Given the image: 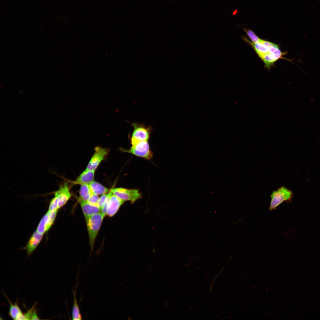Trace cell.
I'll list each match as a JSON object with an SVG mask.
<instances>
[{
    "mask_svg": "<svg viewBox=\"0 0 320 320\" xmlns=\"http://www.w3.org/2000/svg\"><path fill=\"white\" fill-rule=\"evenodd\" d=\"M73 295V305L72 310V319L80 320L82 319V316L77 303L76 297V289L72 290Z\"/></svg>",
    "mask_w": 320,
    "mask_h": 320,
    "instance_id": "16",
    "label": "cell"
},
{
    "mask_svg": "<svg viewBox=\"0 0 320 320\" xmlns=\"http://www.w3.org/2000/svg\"><path fill=\"white\" fill-rule=\"evenodd\" d=\"M95 171L86 169L72 183L75 185L89 184L94 180Z\"/></svg>",
    "mask_w": 320,
    "mask_h": 320,
    "instance_id": "14",
    "label": "cell"
},
{
    "mask_svg": "<svg viewBox=\"0 0 320 320\" xmlns=\"http://www.w3.org/2000/svg\"><path fill=\"white\" fill-rule=\"evenodd\" d=\"M9 304V315L10 317L14 320H27L25 314L22 311L17 303H12L9 298L7 297Z\"/></svg>",
    "mask_w": 320,
    "mask_h": 320,
    "instance_id": "15",
    "label": "cell"
},
{
    "mask_svg": "<svg viewBox=\"0 0 320 320\" xmlns=\"http://www.w3.org/2000/svg\"><path fill=\"white\" fill-rule=\"evenodd\" d=\"M43 235L36 231L32 235L25 247L28 255L31 254L36 249L42 240Z\"/></svg>",
    "mask_w": 320,
    "mask_h": 320,
    "instance_id": "13",
    "label": "cell"
},
{
    "mask_svg": "<svg viewBox=\"0 0 320 320\" xmlns=\"http://www.w3.org/2000/svg\"><path fill=\"white\" fill-rule=\"evenodd\" d=\"M104 217L101 213H99L90 216L85 220L91 251L93 249L96 238Z\"/></svg>",
    "mask_w": 320,
    "mask_h": 320,
    "instance_id": "1",
    "label": "cell"
},
{
    "mask_svg": "<svg viewBox=\"0 0 320 320\" xmlns=\"http://www.w3.org/2000/svg\"><path fill=\"white\" fill-rule=\"evenodd\" d=\"M54 198L57 201L59 209L66 203L71 196L68 183H65L61 185L54 192Z\"/></svg>",
    "mask_w": 320,
    "mask_h": 320,
    "instance_id": "9",
    "label": "cell"
},
{
    "mask_svg": "<svg viewBox=\"0 0 320 320\" xmlns=\"http://www.w3.org/2000/svg\"><path fill=\"white\" fill-rule=\"evenodd\" d=\"M237 12V11H236H236H234V12H233V15H235V14H236V12Z\"/></svg>",
    "mask_w": 320,
    "mask_h": 320,
    "instance_id": "24",
    "label": "cell"
},
{
    "mask_svg": "<svg viewBox=\"0 0 320 320\" xmlns=\"http://www.w3.org/2000/svg\"><path fill=\"white\" fill-rule=\"evenodd\" d=\"M99 198L98 195L92 192L87 201L92 205L97 206Z\"/></svg>",
    "mask_w": 320,
    "mask_h": 320,
    "instance_id": "22",
    "label": "cell"
},
{
    "mask_svg": "<svg viewBox=\"0 0 320 320\" xmlns=\"http://www.w3.org/2000/svg\"><path fill=\"white\" fill-rule=\"evenodd\" d=\"M286 53V52H282L279 48L273 52L264 55L260 58L263 62L265 67L268 69H270L274 63L280 58L286 59L291 62V60L287 59L283 57V56Z\"/></svg>",
    "mask_w": 320,
    "mask_h": 320,
    "instance_id": "10",
    "label": "cell"
},
{
    "mask_svg": "<svg viewBox=\"0 0 320 320\" xmlns=\"http://www.w3.org/2000/svg\"><path fill=\"white\" fill-rule=\"evenodd\" d=\"M111 191L118 198L125 201H129L131 204L142 198V194L137 189L119 188L112 189Z\"/></svg>",
    "mask_w": 320,
    "mask_h": 320,
    "instance_id": "5",
    "label": "cell"
},
{
    "mask_svg": "<svg viewBox=\"0 0 320 320\" xmlns=\"http://www.w3.org/2000/svg\"><path fill=\"white\" fill-rule=\"evenodd\" d=\"M124 202V201L116 196L112 192L108 207L107 215L110 217L113 216L117 213L120 207Z\"/></svg>",
    "mask_w": 320,
    "mask_h": 320,
    "instance_id": "12",
    "label": "cell"
},
{
    "mask_svg": "<svg viewBox=\"0 0 320 320\" xmlns=\"http://www.w3.org/2000/svg\"><path fill=\"white\" fill-rule=\"evenodd\" d=\"M244 31L246 33L253 43H256L259 41L260 40V38L252 30L245 28L243 29Z\"/></svg>",
    "mask_w": 320,
    "mask_h": 320,
    "instance_id": "20",
    "label": "cell"
},
{
    "mask_svg": "<svg viewBox=\"0 0 320 320\" xmlns=\"http://www.w3.org/2000/svg\"><path fill=\"white\" fill-rule=\"evenodd\" d=\"M128 150L120 148L122 152L130 153L136 156L150 160L153 157L148 141H142L132 144Z\"/></svg>",
    "mask_w": 320,
    "mask_h": 320,
    "instance_id": "4",
    "label": "cell"
},
{
    "mask_svg": "<svg viewBox=\"0 0 320 320\" xmlns=\"http://www.w3.org/2000/svg\"><path fill=\"white\" fill-rule=\"evenodd\" d=\"M92 192L89 184L81 185L79 189V198L83 200L87 201Z\"/></svg>",
    "mask_w": 320,
    "mask_h": 320,
    "instance_id": "18",
    "label": "cell"
},
{
    "mask_svg": "<svg viewBox=\"0 0 320 320\" xmlns=\"http://www.w3.org/2000/svg\"><path fill=\"white\" fill-rule=\"evenodd\" d=\"M78 200L85 220L92 215L101 213V210L97 206L92 205L87 201L83 200L79 198Z\"/></svg>",
    "mask_w": 320,
    "mask_h": 320,
    "instance_id": "11",
    "label": "cell"
},
{
    "mask_svg": "<svg viewBox=\"0 0 320 320\" xmlns=\"http://www.w3.org/2000/svg\"><path fill=\"white\" fill-rule=\"evenodd\" d=\"M95 151L86 169L95 171L109 152L107 148L98 146L95 148Z\"/></svg>",
    "mask_w": 320,
    "mask_h": 320,
    "instance_id": "7",
    "label": "cell"
},
{
    "mask_svg": "<svg viewBox=\"0 0 320 320\" xmlns=\"http://www.w3.org/2000/svg\"><path fill=\"white\" fill-rule=\"evenodd\" d=\"M89 185L92 191L97 195L103 194L109 191L107 188L94 180Z\"/></svg>",
    "mask_w": 320,
    "mask_h": 320,
    "instance_id": "17",
    "label": "cell"
},
{
    "mask_svg": "<svg viewBox=\"0 0 320 320\" xmlns=\"http://www.w3.org/2000/svg\"><path fill=\"white\" fill-rule=\"evenodd\" d=\"M293 196L292 192L287 188L281 186L273 191L271 195V200L269 209L275 210L284 201H291Z\"/></svg>",
    "mask_w": 320,
    "mask_h": 320,
    "instance_id": "2",
    "label": "cell"
},
{
    "mask_svg": "<svg viewBox=\"0 0 320 320\" xmlns=\"http://www.w3.org/2000/svg\"><path fill=\"white\" fill-rule=\"evenodd\" d=\"M108 195V193H105L102 195L99 198L97 206L101 210Z\"/></svg>",
    "mask_w": 320,
    "mask_h": 320,
    "instance_id": "23",
    "label": "cell"
},
{
    "mask_svg": "<svg viewBox=\"0 0 320 320\" xmlns=\"http://www.w3.org/2000/svg\"><path fill=\"white\" fill-rule=\"evenodd\" d=\"M112 193V192L110 190L108 193L105 202L101 209V213L104 217L107 215V212L109 202L110 200Z\"/></svg>",
    "mask_w": 320,
    "mask_h": 320,
    "instance_id": "21",
    "label": "cell"
},
{
    "mask_svg": "<svg viewBox=\"0 0 320 320\" xmlns=\"http://www.w3.org/2000/svg\"><path fill=\"white\" fill-rule=\"evenodd\" d=\"M58 210L48 211L39 223L36 231L39 233L44 234L48 231L54 223Z\"/></svg>",
    "mask_w": 320,
    "mask_h": 320,
    "instance_id": "8",
    "label": "cell"
},
{
    "mask_svg": "<svg viewBox=\"0 0 320 320\" xmlns=\"http://www.w3.org/2000/svg\"><path fill=\"white\" fill-rule=\"evenodd\" d=\"M134 130L131 138V144L142 141H148L151 132V128L136 123H132Z\"/></svg>",
    "mask_w": 320,
    "mask_h": 320,
    "instance_id": "6",
    "label": "cell"
},
{
    "mask_svg": "<svg viewBox=\"0 0 320 320\" xmlns=\"http://www.w3.org/2000/svg\"><path fill=\"white\" fill-rule=\"evenodd\" d=\"M35 306H33L25 314L27 320H38L40 319L37 315Z\"/></svg>",
    "mask_w": 320,
    "mask_h": 320,
    "instance_id": "19",
    "label": "cell"
},
{
    "mask_svg": "<svg viewBox=\"0 0 320 320\" xmlns=\"http://www.w3.org/2000/svg\"><path fill=\"white\" fill-rule=\"evenodd\" d=\"M242 38L253 48L260 58L279 48L278 44L266 40L261 39L259 41L254 43L249 41L246 36H244Z\"/></svg>",
    "mask_w": 320,
    "mask_h": 320,
    "instance_id": "3",
    "label": "cell"
}]
</instances>
